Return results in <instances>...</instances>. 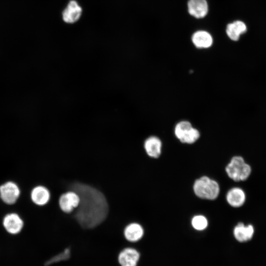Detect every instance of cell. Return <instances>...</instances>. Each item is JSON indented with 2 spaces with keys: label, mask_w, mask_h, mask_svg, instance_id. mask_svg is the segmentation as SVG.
Listing matches in <instances>:
<instances>
[{
  "label": "cell",
  "mask_w": 266,
  "mask_h": 266,
  "mask_svg": "<svg viewBox=\"0 0 266 266\" xmlns=\"http://www.w3.org/2000/svg\"><path fill=\"white\" fill-rule=\"evenodd\" d=\"M68 190L75 192L79 196V205L70 215L81 229L93 230L106 220L109 206L100 189L85 182L73 181L67 185L66 191Z\"/></svg>",
  "instance_id": "1"
},
{
  "label": "cell",
  "mask_w": 266,
  "mask_h": 266,
  "mask_svg": "<svg viewBox=\"0 0 266 266\" xmlns=\"http://www.w3.org/2000/svg\"><path fill=\"white\" fill-rule=\"evenodd\" d=\"M193 190L199 198L209 200L216 199L220 193V187L217 182L206 176L195 181Z\"/></svg>",
  "instance_id": "2"
},
{
  "label": "cell",
  "mask_w": 266,
  "mask_h": 266,
  "mask_svg": "<svg viewBox=\"0 0 266 266\" xmlns=\"http://www.w3.org/2000/svg\"><path fill=\"white\" fill-rule=\"evenodd\" d=\"M225 170L229 177L235 182L247 180L252 172L251 166L240 156L233 157Z\"/></svg>",
  "instance_id": "3"
},
{
  "label": "cell",
  "mask_w": 266,
  "mask_h": 266,
  "mask_svg": "<svg viewBox=\"0 0 266 266\" xmlns=\"http://www.w3.org/2000/svg\"><path fill=\"white\" fill-rule=\"evenodd\" d=\"M80 198L75 192L68 190L62 193L58 199L60 210L64 213H71L79 205Z\"/></svg>",
  "instance_id": "4"
},
{
  "label": "cell",
  "mask_w": 266,
  "mask_h": 266,
  "mask_svg": "<svg viewBox=\"0 0 266 266\" xmlns=\"http://www.w3.org/2000/svg\"><path fill=\"white\" fill-rule=\"evenodd\" d=\"M20 195L18 186L13 182H7L0 187V196L6 203L11 204L15 203Z\"/></svg>",
  "instance_id": "5"
},
{
  "label": "cell",
  "mask_w": 266,
  "mask_h": 266,
  "mask_svg": "<svg viewBox=\"0 0 266 266\" xmlns=\"http://www.w3.org/2000/svg\"><path fill=\"white\" fill-rule=\"evenodd\" d=\"M123 235L128 241L135 242L140 240L144 234V229L138 223L132 222L128 223L123 229Z\"/></svg>",
  "instance_id": "6"
},
{
  "label": "cell",
  "mask_w": 266,
  "mask_h": 266,
  "mask_svg": "<svg viewBox=\"0 0 266 266\" xmlns=\"http://www.w3.org/2000/svg\"><path fill=\"white\" fill-rule=\"evenodd\" d=\"M82 12L81 7L76 0H70L63 11V19L66 23H74L79 20Z\"/></svg>",
  "instance_id": "7"
},
{
  "label": "cell",
  "mask_w": 266,
  "mask_h": 266,
  "mask_svg": "<svg viewBox=\"0 0 266 266\" xmlns=\"http://www.w3.org/2000/svg\"><path fill=\"white\" fill-rule=\"evenodd\" d=\"M138 252L133 248H126L119 254L118 261L121 266H136L139 258Z\"/></svg>",
  "instance_id": "8"
},
{
  "label": "cell",
  "mask_w": 266,
  "mask_h": 266,
  "mask_svg": "<svg viewBox=\"0 0 266 266\" xmlns=\"http://www.w3.org/2000/svg\"><path fill=\"white\" fill-rule=\"evenodd\" d=\"M3 225L8 233L16 234L20 233L22 229L23 222L18 214L10 213L4 217Z\"/></svg>",
  "instance_id": "9"
},
{
  "label": "cell",
  "mask_w": 266,
  "mask_h": 266,
  "mask_svg": "<svg viewBox=\"0 0 266 266\" xmlns=\"http://www.w3.org/2000/svg\"><path fill=\"white\" fill-rule=\"evenodd\" d=\"M51 195L49 190L45 186L38 185L32 191L31 199L36 205L44 206L50 200Z\"/></svg>",
  "instance_id": "10"
},
{
  "label": "cell",
  "mask_w": 266,
  "mask_h": 266,
  "mask_svg": "<svg viewBox=\"0 0 266 266\" xmlns=\"http://www.w3.org/2000/svg\"><path fill=\"white\" fill-rule=\"evenodd\" d=\"M188 9L192 16L197 18H202L206 15L208 6L206 0H189Z\"/></svg>",
  "instance_id": "11"
},
{
  "label": "cell",
  "mask_w": 266,
  "mask_h": 266,
  "mask_svg": "<svg viewBox=\"0 0 266 266\" xmlns=\"http://www.w3.org/2000/svg\"><path fill=\"white\" fill-rule=\"evenodd\" d=\"M226 200L231 206L235 208L242 206L246 200V195L240 188L233 187L229 190L226 195Z\"/></svg>",
  "instance_id": "12"
},
{
  "label": "cell",
  "mask_w": 266,
  "mask_h": 266,
  "mask_svg": "<svg viewBox=\"0 0 266 266\" xmlns=\"http://www.w3.org/2000/svg\"><path fill=\"white\" fill-rule=\"evenodd\" d=\"M254 233L253 225H245L243 223H238L234 228L233 235L235 239L240 242H246L252 239Z\"/></svg>",
  "instance_id": "13"
},
{
  "label": "cell",
  "mask_w": 266,
  "mask_h": 266,
  "mask_svg": "<svg viewBox=\"0 0 266 266\" xmlns=\"http://www.w3.org/2000/svg\"><path fill=\"white\" fill-rule=\"evenodd\" d=\"M162 142L157 137L150 136L144 143V148L147 155L153 158H158L161 154Z\"/></svg>",
  "instance_id": "14"
},
{
  "label": "cell",
  "mask_w": 266,
  "mask_h": 266,
  "mask_svg": "<svg viewBox=\"0 0 266 266\" xmlns=\"http://www.w3.org/2000/svg\"><path fill=\"white\" fill-rule=\"evenodd\" d=\"M192 40L194 45L199 48L210 47L213 43L211 34L204 31H199L192 35Z\"/></svg>",
  "instance_id": "15"
},
{
  "label": "cell",
  "mask_w": 266,
  "mask_h": 266,
  "mask_svg": "<svg viewBox=\"0 0 266 266\" xmlns=\"http://www.w3.org/2000/svg\"><path fill=\"white\" fill-rule=\"evenodd\" d=\"M247 31L245 24L242 21H236L229 24L226 28V33L229 38L234 41L239 39L240 35Z\"/></svg>",
  "instance_id": "16"
},
{
  "label": "cell",
  "mask_w": 266,
  "mask_h": 266,
  "mask_svg": "<svg viewBox=\"0 0 266 266\" xmlns=\"http://www.w3.org/2000/svg\"><path fill=\"white\" fill-rule=\"evenodd\" d=\"M200 136L199 131L192 127L184 134L180 141L184 143L192 144L199 139Z\"/></svg>",
  "instance_id": "17"
},
{
  "label": "cell",
  "mask_w": 266,
  "mask_h": 266,
  "mask_svg": "<svg viewBox=\"0 0 266 266\" xmlns=\"http://www.w3.org/2000/svg\"><path fill=\"white\" fill-rule=\"evenodd\" d=\"M191 124L187 121H182L176 124L174 129L176 137L180 140L184 134L191 128Z\"/></svg>",
  "instance_id": "18"
},
{
  "label": "cell",
  "mask_w": 266,
  "mask_h": 266,
  "mask_svg": "<svg viewBox=\"0 0 266 266\" xmlns=\"http://www.w3.org/2000/svg\"><path fill=\"white\" fill-rule=\"evenodd\" d=\"M193 227L196 230L202 231L206 229L208 225V221L206 218L201 215L194 216L191 220Z\"/></svg>",
  "instance_id": "19"
},
{
  "label": "cell",
  "mask_w": 266,
  "mask_h": 266,
  "mask_svg": "<svg viewBox=\"0 0 266 266\" xmlns=\"http://www.w3.org/2000/svg\"><path fill=\"white\" fill-rule=\"evenodd\" d=\"M70 257V250L69 248H66L63 252L51 258L45 263L46 266H48L54 263L61 261H66Z\"/></svg>",
  "instance_id": "20"
}]
</instances>
